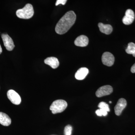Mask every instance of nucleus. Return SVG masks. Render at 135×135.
<instances>
[{"mask_svg": "<svg viewBox=\"0 0 135 135\" xmlns=\"http://www.w3.org/2000/svg\"><path fill=\"white\" fill-rule=\"evenodd\" d=\"M98 26L100 31L105 34H110L112 32V27L110 25H105L99 23H98Z\"/></svg>", "mask_w": 135, "mask_h": 135, "instance_id": "14", "label": "nucleus"}, {"mask_svg": "<svg viewBox=\"0 0 135 135\" xmlns=\"http://www.w3.org/2000/svg\"><path fill=\"white\" fill-rule=\"evenodd\" d=\"M66 2H67L66 0H57L56 3V6H57L60 4L65 5L66 3Z\"/></svg>", "mask_w": 135, "mask_h": 135, "instance_id": "19", "label": "nucleus"}, {"mask_svg": "<svg viewBox=\"0 0 135 135\" xmlns=\"http://www.w3.org/2000/svg\"><path fill=\"white\" fill-rule=\"evenodd\" d=\"M89 73V70L86 68L83 67L78 70L75 74V78L78 80L85 79Z\"/></svg>", "mask_w": 135, "mask_h": 135, "instance_id": "11", "label": "nucleus"}, {"mask_svg": "<svg viewBox=\"0 0 135 135\" xmlns=\"http://www.w3.org/2000/svg\"><path fill=\"white\" fill-rule=\"evenodd\" d=\"M109 103H112V101H109Z\"/></svg>", "mask_w": 135, "mask_h": 135, "instance_id": "22", "label": "nucleus"}, {"mask_svg": "<svg viewBox=\"0 0 135 135\" xmlns=\"http://www.w3.org/2000/svg\"><path fill=\"white\" fill-rule=\"evenodd\" d=\"M96 114L97 116H106L108 114V112L102 109H98L96 111Z\"/></svg>", "mask_w": 135, "mask_h": 135, "instance_id": "18", "label": "nucleus"}, {"mask_svg": "<svg viewBox=\"0 0 135 135\" xmlns=\"http://www.w3.org/2000/svg\"><path fill=\"white\" fill-rule=\"evenodd\" d=\"M7 95L11 102L15 105H19L21 103V98L19 94L13 90H9L8 91Z\"/></svg>", "mask_w": 135, "mask_h": 135, "instance_id": "5", "label": "nucleus"}, {"mask_svg": "<svg viewBox=\"0 0 135 135\" xmlns=\"http://www.w3.org/2000/svg\"><path fill=\"white\" fill-rule=\"evenodd\" d=\"M44 63L50 66L53 69H56L59 65V61L57 58L54 57H48L44 60Z\"/></svg>", "mask_w": 135, "mask_h": 135, "instance_id": "12", "label": "nucleus"}, {"mask_svg": "<svg viewBox=\"0 0 135 135\" xmlns=\"http://www.w3.org/2000/svg\"><path fill=\"white\" fill-rule=\"evenodd\" d=\"M88 38L87 36L84 35L78 36L74 41L75 46L79 47H86L88 45Z\"/></svg>", "mask_w": 135, "mask_h": 135, "instance_id": "10", "label": "nucleus"}, {"mask_svg": "<svg viewBox=\"0 0 135 135\" xmlns=\"http://www.w3.org/2000/svg\"><path fill=\"white\" fill-rule=\"evenodd\" d=\"M1 36L4 46L7 50L12 51L15 47L12 39L7 34H2Z\"/></svg>", "mask_w": 135, "mask_h": 135, "instance_id": "7", "label": "nucleus"}, {"mask_svg": "<svg viewBox=\"0 0 135 135\" xmlns=\"http://www.w3.org/2000/svg\"><path fill=\"white\" fill-rule=\"evenodd\" d=\"M72 129V127L71 125H68L66 126L64 129L65 135H71Z\"/></svg>", "mask_w": 135, "mask_h": 135, "instance_id": "17", "label": "nucleus"}, {"mask_svg": "<svg viewBox=\"0 0 135 135\" xmlns=\"http://www.w3.org/2000/svg\"><path fill=\"white\" fill-rule=\"evenodd\" d=\"M102 61L104 65L108 66H112L114 63V56L110 52H104L102 55Z\"/></svg>", "mask_w": 135, "mask_h": 135, "instance_id": "6", "label": "nucleus"}, {"mask_svg": "<svg viewBox=\"0 0 135 135\" xmlns=\"http://www.w3.org/2000/svg\"><path fill=\"white\" fill-rule=\"evenodd\" d=\"M131 73H135V64H134L131 68Z\"/></svg>", "mask_w": 135, "mask_h": 135, "instance_id": "20", "label": "nucleus"}, {"mask_svg": "<svg viewBox=\"0 0 135 135\" xmlns=\"http://www.w3.org/2000/svg\"><path fill=\"white\" fill-rule=\"evenodd\" d=\"M66 101L62 99L56 100L52 103L50 109L54 114L64 112L67 107Z\"/></svg>", "mask_w": 135, "mask_h": 135, "instance_id": "3", "label": "nucleus"}, {"mask_svg": "<svg viewBox=\"0 0 135 135\" xmlns=\"http://www.w3.org/2000/svg\"><path fill=\"white\" fill-rule=\"evenodd\" d=\"M76 16L72 11H68L59 20L55 27L56 32L58 34L66 33L74 24Z\"/></svg>", "mask_w": 135, "mask_h": 135, "instance_id": "1", "label": "nucleus"}, {"mask_svg": "<svg viewBox=\"0 0 135 135\" xmlns=\"http://www.w3.org/2000/svg\"><path fill=\"white\" fill-rule=\"evenodd\" d=\"M2 49L1 46V45H0V54H1V53H2Z\"/></svg>", "mask_w": 135, "mask_h": 135, "instance_id": "21", "label": "nucleus"}, {"mask_svg": "<svg viewBox=\"0 0 135 135\" xmlns=\"http://www.w3.org/2000/svg\"><path fill=\"white\" fill-rule=\"evenodd\" d=\"M126 52L128 54H132L135 57V44L133 42H130L128 44L127 48L126 49Z\"/></svg>", "mask_w": 135, "mask_h": 135, "instance_id": "15", "label": "nucleus"}, {"mask_svg": "<svg viewBox=\"0 0 135 135\" xmlns=\"http://www.w3.org/2000/svg\"><path fill=\"white\" fill-rule=\"evenodd\" d=\"M17 16L22 19H28L31 18L34 15V10L32 5L27 4L23 8L17 10L16 11Z\"/></svg>", "mask_w": 135, "mask_h": 135, "instance_id": "2", "label": "nucleus"}, {"mask_svg": "<svg viewBox=\"0 0 135 135\" xmlns=\"http://www.w3.org/2000/svg\"><path fill=\"white\" fill-rule=\"evenodd\" d=\"M135 18L134 11L131 9H128L126 11V15L122 19V22L126 25L131 24Z\"/></svg>", "mask_w": 135, "mask_h": 135, "instance_id": "9", "label": "nucleus"}, {"mask_svg": "<svg viewBox=\"0 0 135 135\" xmlns=\"http://www.w3.org/2000/svg\"><path fill=\"white\" fill-rule=\"evenodd\" d=\"M127 105V102L126 99L123 98L119 99L114 108L115 114L117 116L120 115Z\"/></svg>", "mask_w": 135, "mask_h": 135, "instance_id": "8", "label": "nucleus"}, {"mask_svg": "<svg viewBox=\"0 0 135 135\" xmlns=\"http://www.w3.org/2000/svg\"><path fill=\"white\" fill-rule=\"evenodd\" d=\"M98 107L99 109H103V110H104L107 112H109L110 111L109 105H108V104H107L105 102H100L98 104Z\"/></svg>", "mask_w": 135, "mask_h": 135, "instance_id": "16", "label": "nucleus"}, {"mask_svg": "<svg viewBox=\"0 0 135 135\" xmlns=\"http://www.w3.org/2000/svg\"><path fill=\"white\" fill-rule=\"evenodd\" d=\"M11 123V120L7 114L0 112V123L4 126H9Z\"/></svg>", "mask_w": 135, "mask_h": 135, "instance_id": "13", "label": "nucleus"}, {"mask_svg": "<svg viewBox=\"0 0 135 135\" xmlns=\"http://www.w3.org/2000/svg\"><path fill=\"white\" fill-rule=\"evenodd\" d=\"M113 91L112 87L110 85H105L100 87L96 92V95L98 97H101L112 94Z\"/></svg>", "mask_w": 135, "mask_h": 135, "instance_id": "4", "label": "nucleus"}]
</instances>
